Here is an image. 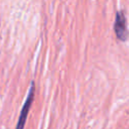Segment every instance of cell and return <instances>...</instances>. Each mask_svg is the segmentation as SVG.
<instances>
[{
  "mask_svg": "<svg viewBox=\"0 0 129 129\" xmlns=\"http://www.w3.org/2000/svg\"><path fill=\"white\" fill-rule=\"evenodd\" d=\"M34 93H35V83H34V81H31L26 99H25L24 104L21 108L20 115H19L17 124L15 126V129H23L24 128V125H25V122H26V119L28 116V112H29V109L31 107V104H32V101L34 98Z\"/></svg>",
  "mask_w": 129,
  "mask_h": 129,
  "instance_id": "cell-1",
  "label": "cell"
},
{
  "mask_svg": "<svg viewBox=\"0 0 129 129\" xmlns=\"http://www.w3.org/2000/svg\"><path fill=\"white\" fill-rule=\"evenodd\" d=\"M114 31L116 33V36L122 40L125 41L129 37V30L127 27V20L123 13V11H118L115 16V22H114Z\"/></svg>",
  "mask_w": 129,
  "mask_h": 129,
  "instance_id": "cell-2",
  "label": "cell"
}]
</instances>
